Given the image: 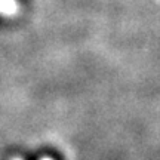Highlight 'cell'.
<instances>
[{
	"mask_svg": "<svg viewBox=\"0 0 160 160\" xmlns=\"http://www.w3.org/2000/svg\"><path fill=\"white\" fill-rule=\"evenodd\" d=\"M33 160H34V159H33Z\"/></svg>",
	"mask_w": 160,
	"mask_h": 160,
	"instance_id": "obj_1",
	"label": "cell"
}]
</instances>
